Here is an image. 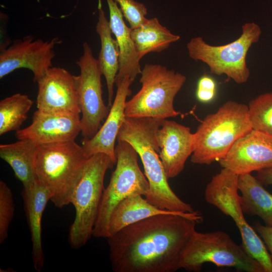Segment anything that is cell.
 I'll use <instances>...</instances> for the list:
<instances>
[{"label": "cell", "mask_w": 272, "mask_h": 272, "mask_svg": "<svg viewBox=\"0 0 272 272\" xmlns=\"http://www.w3.org/2000/svg\"><path fill=\"white\" fill-rule=\"evenodd\" d=\"M202 220L198 211L150 217L122 229L108 239L115 272H174L183 251Z\"/></svg>", "instance_id": "obj_1"}, {"label": "cell", "mask_w": 272, "mask_h": 272, "mask_svg": "<svg viewBox=\"0 0 272 272\" xmlns=\"http://www.w3.org/2000/svg\"><path fill=\"white\" fill-rule=\"evenodd\" d=\"M255 177L263 186L272 185V168L257 171Z\"/></svg>", "instance_id": "obj_31"}, {"label": "cell", "mask_w": 272, "mask_h": 272, "mask_svg": "<svg viewBox=\"0 0 272 272\" xmlns=\"http://www.w3.org/2000/svg\"><path fill=\"white\" fill-rule=\"evenodd\" d=\"M248 108L252 129L272 135V92L252 99Z\"/></svg>", "instance_id": "obj_26"}, {"label": "cell", "mask_w": 272, "mask_h": 272, "mask_svg": "<svg viewBox=\"0 0 272 272\" xmlns=\"http://www.w3.org/2000/svg\"><path fill=\"white\" fill-rule=\"evenodd\" d=\"M131 36L141 59L150 52H160L180 39L160 24L156 17L147 20L140 26L131 30Z\"/></svg>", "instance_id": "obj_24"}, {"label": "cell", "mask_w": 272, "mask_h": 272, "mask_svg": "<svg viewBox=\"0 0 272 272\" xmlns=\"http://www.w3.org/2000/svg\"><path fill=\"white\" fill-rule=\"evenodd\" d=\"M109 12L110 26L119 51V70L115 84L128 76L133 81L141 74L140 59L131 36L130 27L126 26L123 14L114 0H106Z\"/></svg>", "instance_id": "obj_18"}, {"label": "cell", "mask_w": 272, "mask_h": 272, "mask_svg": "<svg viewBox=\"0 0 272 272\" xmlns=\"http://www.w3.org/2000/svg\"><path fill=\"white\" fill-rule=\"evenodd\" d=\"M22 196L32 244L33 266L40 271L45 259L41 236L42 219L51 195L48 189L37 180L31 188L23 189Z\"/></svg>", "instance_id": "obj_19"}, {"label": "cell", "mask_w": 272, "mask_h": 272, "mask_svg": "<svg viewBox=\"0 0 272 272\" xmlns=\"http://www.w3.org/2000/svg\"><path fill=\"white\" fill-rule=\"evenodd\" d=\"M58 42L56 38L43 40L31 35L16 39L0 53V79L21 68L30 70L35 83L42 78L52 67L55 54L54 50Z\"/></svg>", "instance_id": "obj_12"}, {"label": "cell", "mask_w": 272, "mask_h": 272, "mask_svg": "<svg viewBox=\"0 0 272 272\" xmlns=\"http://www.w3.org/2000/svg\"><path fill=\"white\" fill-rule=\"evenodd\" d=\"M140 75L142 87L126 102V117L165 119L181 114L175 110L173 102L186 82L184 75L164 65L150 63L145 65Z\"/></svg>", "instance_id": "obj_6"}, {"label": "cell", "mask_w": 272, "mask_h": 272, "mask_svg": "<svg viewBox=\"0 0 272 272\" xmlns=\"http://www.w3.org/2000/svg\"><path fill=\"white\" fill-rule=\"evenodd\" d=\"M128 22L131 29L138 27L147 20V9L145 5L134 0H114Z\"/></svg>", "instance_id": "obj_28"}, {"label": "cell", "mask_w": 272, "mask_h": 272, "mask_svg": "<svg viewBox=\"0 0 272 272\" xmlns=\"http://www.w3.org/2000/svg\"><path fill=\"white\" fill-rule=\"evenodd\" d=\"M238 186L244 214L258 216L272 227V194L251 173L238 175Z\"/></svg>", "instance_id": "obj_22"}, {"label": "cell", "mask_w": 272, "mask_h": 272, "mask_svg": "<svg viewBox=\"0 0 272 272\" xmlns=\"http://www.w3.org/2000/svg\"><path fill=\"white\" fill-rule=\"evenodd\" d=\"M143 196L141 194L130 195L116 206L109 220V236L128 225L150 217L162 214L184 213L159 209L149 202L146 198H143Z\"/></svg>", "instance_id": "obj_23"}, {"label": "cell", "mask_w": 272, "mask_h": 272, "mask_svg": "<svg viewBox=\"0 0 272 272\" xmlns=\"http://www.w3.org/2000/svg\"><path fill=\"white\" fill-rule=\"evenodd\" d=\"M88 159L75 141L38 146L34 162L37 180L48 189L55 207L71 203Z\"/></svg>", "instance_id": "obj_3"}, {"label": "cell", "mask_w": 272, "mask_h": 272, "mask_svg": "<svg viewBox=\"0 0 272 272\" xmlns=\"http://www.w3.org/2000/svg\"><path fill=\"white\" fill-rule=\"evenodd\" d=\"M159 156L168 179L178 176L184 169L194 150L193 133L189 127L165 119L157 132Z\"/></svg>", "instance_id": "obj_16"}, {"label": "cell", "mask_w": 272, "mask_h": 272, "mask_svg": "<svg viewBox=\"0 0 272 272\" xmlns=\"http://www.w3.org/2000/svg\"><path fill=\"white\" fill-rule=\"evenodd\" d=\"M33 101L25 94L16 93L0 101V135L20 129Z\"/></svg>", "instance_id": "obj_25"}, {"label": "cell", "mask_w": 272, "mask_h": 272, "mask_svg": "<svg viewBox=\"0 0 272 272\" xmlns=\"http://www.w3.org/2000/svg\"><path fill=\"white\" fill-rule=\"evenodd\" d=\"M217 83L211 76L202 75L198 80L196 90V97L200 102L208 103L212 102L217 94Z\"/></svg>", "instance_id": "obj_29"}, {"label": "cell", "mask_w": 272, "mask_h": 272, "mask_svg": "<svg viewBox=\"0 0 272 272\" xmlns=\"http://www.w3.org/2000/svg\"><path fill=\"white\" fill-rule=\"evenodd\" d=\"M81 132L80 114L45 112L37 110L31 124L16 132L18 140H30L37 145L75 141Z\"/></svg>", "instance_id": "obj_15"}, {"label": "cell", "mask_w": 272, "mask_h": 272, "mask_svg": "<svg viewBox=\"0 0 272 272\" xmlns=\"http://www.w3.org/2000/svg\"><path fill=\"white\" fill-rule=\"evenodd\" d=\"M164 120L125 116L119 130L117 141L128 143L140 156L149 185V190L145 196L149 202L164 210L194 213L196 211L190 205L181 200L170 187L159 156L160 148L157 132Z\"/></svg>", "instance_id": "obj_2"}, {"label": "cell", "mask_w": 272, "mask_h": 272, "mask_svg": "<svg viewBox=\"0 0 272 272\" xmlns=\"http://www.w3.org/2000/svg\"><path fill=\"white\" fill-rule=\"evenodd\" d=\"M251 129L248 105L227 101L216 112L207 115L193 133L190 161L208 165L218 162L239 138Z\"/></svg>", "instance_id": "obj_4"}, {"label": "cell", "mask_w": 272, "mask_h": 272, "mask_svg": "<svg viewBox=\"0 0 272 272\" xmlns=\"http://www.w3.org/2000/svg\"><path fill=\"white\" fill-rule=\"evenodd\" d=\"M15 206L11 189L3 181H0V243L8 237L10 223L13 218Z\"/></svg>", "instance_id": "obj_27"}, {"label": "cell", "mask_w": 272, "mask_h": 272, "mask_svg": "<svg viewBox=\"0 0 272 272\" xmlns=\"http://www.w3.org/2000/svg\"><path fill=\"white\" fill-rule=\"evenodd\" d=\"M83 54L76 62L80 73L74 76L78 100L81 109V133L83 140L93 138L107 118L110 108L102 98L101 76L97 59L87 42L83 45Z\"/></svg>", "instance_id": "obj_11"}, {"label": "cell", "mask_w": 272, "mask_h": 272, "mask_svg": "<svg viewBox=\"0 0 272 272\" xmlns=\"http://www.w3.org/2000/svg\"><path fill=\"white\" fill-rule=\"evenodd\" d=\"M98 10L96 31L100 37L101 49L97 59L106 80L108 105L111 106L113 101L114 85L119 70V51L117 41L112 36L109 21L102 8L101 0H98Z\"/></svg>", "instance_id": "obj_20"}, {"label": "cell", "mask_w": 272, "mask_h": 272, "mask_svg": "<svg viewBox=\"0 0 272 272\" xmlns=\"http://www.w3.org/2000/svg\"><path fill=\"white\" fill-rule=\"evenodd\" d=\"M206 263L245 272H264L261 265L226 232L195 230L183 251L181 268L198 272Z\"/></svg>", "instance_id": "obj_7"}, {"label": "cell", "mask_w": 272, "mask_h": 272, "mask_svg": "<svg viewBox=\"0 0 272 272\" xmlns=\"http://www.w3.org/2000/svg\"><path fill=\"white\" fill-rule=\"evenodd\" d=\"M255 231L263 241L272 259V227L255 223L254 225Z\"/></svg>", "instance_id": "obj_30"}, {"label": "cell", "mask_w": 272, "mask_h": 272, "mask_svg": "<svg viewBox=\"0 0 272 272\" xmlns=\"http://www.w3.org/2000/svg\"><path fill=\"white\" fill-rule=\"evenodd\" d=\"M218 162L238 175L272 168V135L251 129Z\"/></svg>", "instance_id": "obj_13"}, {"label": "cell", "mask_w": 272, "mask_h": 272, "mask_svg": "<svg viewBox=\"0 0 272 272\" xmlns=\"http://www.w3.org/2000/svg\"><path fill=\"white\" fill-rule=\"evenodd\" d=\"M238 175L222 168L207 184L205 200L232 219L239 231L245 250L261 265L264 272H272V259L265 245L244 217L238 192Z\"/></svg>", "instance_id": "obj_10"}, {"label": "cell", "mask_w": 272, "mask_h": 272, "mask_svg": "<svg viewBox=\"0 0 272 272\" xmlns=\"http://www.w3.org/2000/svg\"><path fill=\"white\" fill-rule=\"evenodd\" d=\"M0 145V157L13 169L23 189L31 188L37 182L34 162L38 145L28 140H18Z\"/></svg>", "instance_id": "obj_21"}, {"label": "cell", "mask_w": 272, "mask_h": 272, "mask_svg": "<svg viewBox=\"0 0 272 272\" xmlns=\"http://www.w3.org/2000/svg\"><path fill=\"white\" fill-rule=\"evenodd\" d=\"M261 29L254 22H247L242 26L240 36L226 44L212 45L201 37L192 38L187 43L189 56L195 61L206 63L210 73L225 75L237 84L246 83L250 77L246 57L251 46L257 43Z\"/></svg>", "instance_id": "obj_8"}, {"label": "cell", "mask_w": 272, "mask_h": 272, "mask_svg": "<svg viewBox=\"0 0 272 272\" xmlns=\"http://www.w3.org/2000/svg\"><path fill=\"white\" fill-rule=\"evenodd\" d=\"M116 167L107 186L104 189L93 236H109V223L116 206L134 194L145 196L149 188L148 181L138 164V154L127 142L118 141L115 146Z\"/></svg>", "instance_id": "obj_9"}, {"label": "cell", "mask_w": 272, "mask_h": 272, "mask_svg": "<svg viewBox=\"0 0 272 272\" xmlns=\"http://www.w3.org/2000/svg\"><path fill=\"white\" fill-rule=\"evenodd\" d=\"M37 110L80 114L74 75L61 67H50L37 83Z\"/></svg>", "instance_id": "obj_14"}, {"label": "cell", "mask_w": 272, "mask_h": 272, "mask_svg": "<svg viewBox=\"0 0 272 272\" xmlns=\"http://www.w3.org/2000/svg\"><path fill=\"white\" fill-rule=\"evenodd\" d=\"M115 164L104 153L96 154L87 159L71 200L75 210L69 235L72 248L84 246L93 236L104 189L105 175Z\"/></svg>", "instance_id": "obj_5"}, {"label": "cell", "mask_w": 272, "mask_h": 272, "mask_svg": "<svg viewBox=\"0 0 272 272\" xmlns=\"http://www.w3.org/2000/svg\"><path fill=\"white\" fill-rule=\"evenodd\" d=\"M132 82L126 76L115 84L117 87L115 97L103 124L93 138L83 140L82 147L88 158L97 153H104L116 164L115 141L125 117L126 99L131 94L129 87Z\"/></svg>", "instance_id": "obj_17"}]
</instances>
